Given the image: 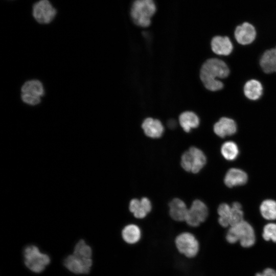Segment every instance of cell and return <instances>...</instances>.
<instances>
[{"mask_svg": "<svg viewBox=\"0 0 276 276\" xmlns=\"http://www.w3.org/2000/svg\"><path fill=\"white\" fill-rule=\"evenodd\" d=\"M229 74V68L223 61L211 58L202 65L200 77L206 89L211 91H217L223 87V83L219 79L225 78Z\"/></svg>", "mask_w": 276, "mask_h": 276, "instance_id": "6da1fadb", "label": "cell"}, {"mask_svg": "<svg viewBox=\"0 0 276 276\" xmlns=\"http://www.w3.org/2000/svg\"><path fill=\"white\" fill-rule=\"evenodd\" d=\"M226 242L231 245L239 244L244 249L253 247L257 243V237L253 226L244 220L228 228L225 235Z\"/></svg>", "mask_w": 276, "mask_h": 276, "instance_id": "7a4b0ae2", "label": "cell"}, {"mask_svg": "<svg viewBox=\"0 0 276 276\" xmlns=\"http://www.w3.org/2000/svg\"><path fill=\"white\" fill-rule=\"evenodd\" d=\"M156 10V5L153 0H135L132 4L130 11L132 20L137 26L148 27Z\"/></svg>", "mask_w": 276, "mask_h": 276, "instance_id": "3957f363", "label": "cell"}, {"mask_svg": "<svg viewBox=\"0 0 276 276\" xmlns=\"http://www.w3.org/2000/svg\"><path fill=\"white\" fill-rule=\"evenodd\" d=\"M174 243L177 252L187 259H194L200 252V243L191 233L184 232L180 233L176 236Z\"/></svg>", "mask_w": 276, "mask_h": 276, "instance_id": "277c9868", "label": "cell"}, {"mask_svg": "<svg viewBox=\"0 0 276 276\" xmlns=\"http://www.w3.org/2000/svg\"><path fill=\"white\" fill-rule=\"evenodd\" d=\"M218 223L224 228H228L243 220V212L241 204L234 202L232 205L221 203L218 208Z\"/></svg>", "mask_w": 276, "mask_h": 276, "instance_id": "5b68a950", "label": "cell"}, {"mask_svg": "<svg viewBox=\"0 0 276 276\" xmlns=\"http://www.w3.org/2000/svg\"><path fill=\"white\" fill-rule=\"evenodd\" d=\"M24 256L26 266L35 273L42 272L50 262L49 256L41 252L36 246L33 245L25 248Z\"/></svg>", "mask_w": 276, "mask_h": 276, "instance_id": "8992f818", "label": "cell"}, {"mask_svg": "<svg viewBox=\"0 0 276 276\" xmlns=\"http://www.w3.org/2000/svg\"><path fill=\"white\" fill-rule=\"evenodd\" d=\"M206 162L203 152L196 147H192L182 154L181 166L187 171L197 173L204 167Z\"/></svg>", "mask_w": 276, "mask_h": 276, "instance_id": "52a82bcc", "label": "cell"}, {"mask_svg": "<svg viewBox=\"0 0 276 276\" xmlns=\"http://www.w3.org/2000/svg\"><path fill=\"white\" fill-rule=\"evenodd\" d=\"M44 93L42 83L37 80H31L26 82L21 87V98L24 103L35 105L40 103Z\"/></svg>", "mask_w": 276, "mask_h": 276, "instance_id": "ba28073f", "label": "cell"}, {"mask_svg": "<svg viewBox=\"0 0 276 276\" xmlns=\"http://www.w3.org/2000/svg\"><path fill=\"white\" fill-rule=\"evenodd\" d=\"M56 14V10L48 0H40L35 3L33 6V16L41 24L50 23Z\"/></svg>", "mask_w": 276, "mask_h": 276, "instance_id": "9c48e42d", "label": "cell"}, {"mask_svg": "<svg viewBox=\"0 0 276 276\" xmlns=\"http://www.w3.org/2000/svg\"><path fill=\"white\" fill-rule=\"evenodd\" d=\"M208 216L206 205L201 200H195L188 209L185 221L190 226L197 227L206 220Z\"/></svg>", "mask_w": 276, "mask_h": 276, "instance_id": "30bf717a", "label": "cell"}, {"mask_svg": "<svg viewBox=\"0 0 276 276\" xmlns=\"http://www.w3.org/2000/svg\"><path fill=\"white\" fill-rule=\"evenodd\" d=\"M92 263L91 259L80 258L74 254L67 256L64 261L65 267L76 274L88 273Z\"/></svg>", "mask_w": 276, "mask_h": 276, "instance_id": "8fae6325", "label": "cell"}, {"mask_svg": "<svg viewBox=\"0 0 276 276\" xmlns=\"http://www.w3.org/2000/svg\"><path fill=\"white\" fill-rule=\"evenodd\" d=\"M234 34L235 39L239 43L247 45L254 41L256 36V31L252 25L244 22L236 28Z\"/></svg>", "mask_w": 276, "mask_h": 276, "instance_id": "7c38bea8", "label": "cell"}, {"mask_svg": "<svg viewBox=\"0 0 276 276\" xmlns=\"http://www.w3.org/2000/svg\"><path fill=\"white\" fill-rule=\"evenodd\" d=\"M215 133L221 137L232 135L237 131V124L232 119L222 117L214 125Z\"/></svg>", "mask_w": 276, "mask_h": 276, "instance_id": "4fadbf2b", "label": "cell"}, {"mask_svg": "<svg viewBox=\"0 0 276 276\" xmlns=\"http://www.w3.org/2000/svg\"><path fill=\"white\" fill-rule=\"evenodd\" d=\"M211 45L213 52L219 55H228L233 50L232 42L227 36H215L211 40Z\"/></svg>", "mask_w": 276, "mask_h": 276, "instance_id": "5bb4252c", "label": "cell"}, {"mask_svg": "<svg viewBox=\"0 0 276 276\" xmlns=\"http://www.w3.org/2000/svg\"><path fill=\"white\" fill-rule=\"evenodd\" d=\"M129 210L134 216L138 219H143L151 210V203L147 198H142L141 200L133 199L129 203Z\"/></svg>", "mask_w": 276, "mask_h": 276, "instance_id": "9a60e30c", "label": "cell"}, {"mask_svg": "<svg viewBox=\"0 0 276 276\" xmlns=\"http://www.w3.org/2000/svg\"><path fill=\"white\" fill-rule=\"evenodd\" d=\"M247 179L248 176L245 171L238 168H231L226 172L224 182L227 187L232 188L244 185Z\"/></svg>", "mask_w": 276, "mask_h": 276, "instance_id": "2e32d148", "label": "cell"}, {"mask_svg": "<svg viewBox=\"0 0 276 276\" xmlns=\"http://www.w3.org/2000/svg\"><path fill=\"white\" fill-rule=\"evenodd\" d=\"M121 236L126 244L135 245L139 243L142 238V232L137 225L129 224L123 228Z\"/></svg>", "mask_w": 276, "mask_h": 276, "instance_id": "e0dca14e", "label": "cell"}, {"mask_svg": "<svg viewBox=\"0 0 276 276\" xmlns=\"http://www.w3.org/2000/svg\"><path fill=\"white\" fill-rule=\"evenodd\" d=\"M142 127L145 134L151 138L160 137L164 132V127L162 123L158 120L151 118H146Z\"/></svg>", "mask_w": 276, "mask_h": 276, "instance_id": "ac0fdd59", "label": "cell"}, {"mask_svg": "<svg viewBox=\"0 0 276 276\" xmlns=\"http://www.w3.org/2000/svg\"><path fill=\"white\" fill-rule=\"evenodd\" d=\"M171 217L177 221H185L188 209L185 203L179 198L173 199L169 203Z\"/></svg>", "mask_w": 276, "mask_h": 276, "instance_id": "d6986e66", "label": "cell"}, {"mask_svg": "<svg viewBox=\"0 0 276 276\" xmlns=\"http://www.w3.org/2000/svg\"><path fill=\"white\" fill-rule=\"evenodd\" d=\"M260 65L266 73L276 72V47L264 52L260 60Z\"/></svg>", "mask_w": 276, "mask_h": 276, "instance_id": "ffe728a7", "label": "cell"}, {"mask_svg": "<svg viewBox=\"0 0 276 276\" xmlns=\"http://www.w3.org/2000/svg\"><path fill=\"white\" fill-rule=\"evenodd\" d=\"M245 96L249 100H257L262 96L263 87L258 80L251 79L245 84L243 88Z\"/></svg>", "mask_w": 276, "mask_h": 276, "instance_id": "44dd1931", "label": "cell"}, {"mask_svg": "<svg viewBox=\"0 0 276 276\" xmlns=\"http://www.w3.org/2000/svg\"><path fill=\"white\" fill-rule=\"evenodd\" d=\"M180 125L187 132L191 129L195 128L199 125V119L198 116L192 111L182 112L179 117Z\"/></svg>", "mask_w": 276, "mask_h": 276, "instance_id": "7402d4cb", "label": "cell"}, {"mask_svg": "<svg viewBox=\"0 0 276 276\" xmlns=\"http://www.w3.org/2000/svg\"><path fill=\"white\" fill-rule=\"evenodd\" d=\"M260 211L263 218L268 221L276 220V201L272 199L263 201L260 206Z\"/></svg>", "mask_w": 276, "mask_h": 276, "instance_id": "603a6c76", "label": "cell"}, {"mask_svg": "<svg viewBox=\"0 0 276 276\" xmlns=\"http://www.w3.org/2000/svg\"><path fill=\"white\" fill-rule=\"evenodd\" d=\"M221 152L224 158L228 160H234L239 154L237 145L233 141H227L223 144Z\"/></svg>", "mask_w": 276, "mask_h": 276, "instance_id": "cb8c5ba5", "label": "cell"}, {"mask_svg": "<svg viewBox=\"0 0 276 276\" xmlns=\"http://www.w3.org/2000/svg\"><path fill=\"white\" fill-rule=\"evenodd\" d=\"M261 236L265 242L276 244V223L266 224L263 227Z\"/></svg>", "mask_w": 276, "mask_h": 276, "instance_id": "d4e9b609", "label": "cell"}, {"mask_svg": "<svg viewBox=\"0 0 276 276\" xmlns=\"http://www.w3.org/2000/svg\"><path fill=\"white\" fill-rule=\"evenodd\" d=\"M73 254L80 258L91 259L92 250L83 240H81L75 245Z\"/></svg>", "mask_w": 276, "mask_h": 276, "instance_id": "484cf974", "label": "cell"}, {"mask_svg": "<svg viewBox=\"0 0 276 276\" xmlns=\"http://www.w3.org/2000/svg\"><path fill=\"white\" fill-rule=\"evenodd\" d=\"M254 276H276V269L271 267H266L262 270L256 272Z\"/></svg>", "mask_w": 276, "mask_h": 276, "instance_id": "4316f807", "label": "cell"}, {"mask_svg": "<svg viewBox=\"0 0 276 276\" xmlns=\"http://www.w3.org/2000/svg\"><path fill=\"white\" fill-rule=\"evenodd\" d=\"M169 127L173 128L175 127L176 123L174 120L170 121L168 123Z\"/></svg>", "mask_w": 276, "mask_h": 276, "instance_id": "83f0119b", "label": "cell"}]
</instances>
